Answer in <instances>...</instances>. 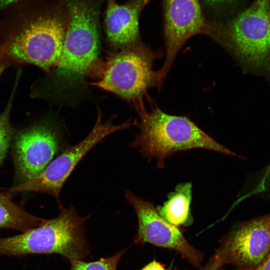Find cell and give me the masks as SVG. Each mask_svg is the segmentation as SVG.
<instances>
[{"instance_id":"obj_6","label":"cell","mask_w":270,"mask_h":270,"mask_svg":"<svg viewBox=\"0 0 270 270\" xmlns=\"http://www.w3.org/2000/svg\"><path fill=\"white\" fill-rule=\"evenodd\" d=\"M154 54L136 44L111 54L107 59L100 80L90 84L134 102L142 98L150 87L160 86L158 72L152 69Z\"/></svg>"},{"instance_id":"obj_18","label":"cell","mask_w":270,"mask_h":270,"mask_svg":"<svg viewBox=\"0 0 270 270\" xmlns=\"http://www.w3.org/2000/svg\"><path fill=\"white\" fill-rule=\"evenodd\" d=\"M252 194L270 195V164L258 174Z\"/></svg>"},{"instance_id":"obj_13","label":"cell","mask_w":270,"mask_h":270,"mask_svg":"<svg viewBox=\"0 0 270 270\" xmlns=\"http://www.w3.org/2000/svg\"><path fill=\"white\" fill-rule=\"evenodd\" d=\"M192 185L180 184L168 196L162 206L158 207L160 215L168 223L176 226L188 225L192 222L190 206L192 200Z\"/></svg>"},{"instance_id":"obj_17","label":"cell","mask_w":270,"mask_h":270,"mask_svg":"<svg viewBox=\"0 0 270 270\" xmlns=\"http://www.w3.org/2000/svg\"><path fill=\"white\" fill-rule=\"evenodd\" d=\"M207 10L218 16L224 15L238 0H202Z\"/></svg>"},{"instance_id":"obj_3","label":"cell","mask_w":270,"mask_h":270,"mask_svg":"<svg viewBox=\"0 0 270 270\" xmlns=\"http://www.w3.org/2000/svg\"><path fill=\"white\" fill-rule=\"evenodd\" d=\"M59 206L57 217L20 234L0 238V256L55 254L70 262L84 260L90 252L84 224L90 214L82 217L72 205L68 208Z\"/></svg>"},{"instance_id":"obj_21","label":"cell","mask_w":270,"mask_h":270,"mask_svg":"<svg viewBox=\"0 0 270 270\" xmlns=\"http://www.w3.org/2000/svg\"><path fill=\"white\" fill-rule=\"evenodd\" d=\"M141 270H166L164 266L160 262L154 260L145 266Z\"/></svg>"},{"instance_id":"obj_2","label":"cell","mask_w":270,"mask_h":270,"mask_svg":"<svg viewBox=\"0 0 270 270\" xmlns=\"http://www.w3.org/2000/svg\"><path fill=\"white\" fill-rule=\"evenodd\" d=\"M137 108L140 117L138 124L140 132L129 146L138 148L148 159L155 158L158 168H164L167 158L193 148H204L240 157L187 117L170 115L158 108L147 112L143 104Z\"/></svg>"},{"instance_id":"obj_20","label":"cell","mask_w":270,"mask_h":270,"mask_svg":"<svg viewBox=\"0 0 270 270\" xmlns=\"http://www.w3.org/2000/svg\"><path fill=\"white\" fill-rule=\"evenodd\" d=\"M11 64L10 61L6 56L3 48L0 45V76L4 71Z\"/></svg>"},{"instance_id":"obj_1","label":"cell","mask_w":270,"mask_h":270,"mask_svg":"<svg viewBox=\"0 0 270 270\" xmlns=\"http://www.w3.org/2000/svg\"><path fill=\"white\" fill-rule=\"evenodd\" d=\"M0 18V45L12 64L57 67L68 17L63 0H22Z\"/></svg>"},{"instance_id":"obj_10","label":"cell","mask_w":270,"mask_h":270,"mask_svg":"<svg viewBox=\"0 0 270 270\" xmlns=\"http://www.w3.org/2000/svg\"><path fill=\"white\" fill-rule=\"evenodd\" d=\"M163 8L166 56L158 71L160 82L185 42L197 34H208L209 30L199 0H163Z\"/></svg>"},{"instance_id":"obj_14","label":"cell","mask_w":270,"mask_h":270,"mask_svg":"<svg viewBox=\"0 0 270 270\" xmlns=\"http://www.w3.org/2000/svg\"><path fill=\"white\" fill-rule=\"evenodd\" d=\"M10 194L0 192V228L17 230L22 232L37 227L46 219L28 212L20 204L14 202Z\"/></svg>"},{"instance_id":"obj_15","label":"cell","mask_w":270,"mask_h":270,"mask_svg":"<svg viewBox=\"0 0 270 270\" xmlns=\"http://www.w3.org/2000/svg\"><path fill=\"white\" fill-rule=\"evenodd\" d=\"M16 86L4 110L0 114V164L3 161L10 146L13 130L10 121V112Z\"/></svg>"},{"instance_id":"obj_11","label":"cell","mask_w":270,"mask_h":270,"mask_svg":"<svg viewBox=\"0 0 270 270\" xmlns=\"http://www.w3.org/2000/svg\"><path fill=\"white\" fill-rule=\"evenodd\" d=\"M57 132L47 124H38L22 130L14 144L16 174L24 182L40 173L60 147Z\"/></svg>"},{"instance_id":"obj_12","label":"cell","mask_w":270,"mask_h":270,"mask_svg":"<svg viewBox=\"0 0 270 270\" xmlns=\"http://www.w3.org/2000/svg\"><path fill=\"white\" fill-rule=\"evenodd\" d=\"M152 0H129L118 4L106 0L104 26L108 38L116 46H130L139 39L138 22L144 8Z\"/></svg>"},{"instance_id":"obj_9","label":"cell","mask_w":270,"mask_h":270,"mask_svg":"<svg viewBox=\"0 0 270 270\" xmlns=\"http://www.w3.org/2000/svg\"><path fill=\"white\" fill-rule=\"evenodd\" d=\"M128 202L134 208L138 222L135 242H148L178 252L192 264L198 266L202 255L186 240L179 228L168 223L158 214L151 202L143 200L130 190L124 194Z\"/></svg>"},{"instance_id":"obj_19","label":"cell","mask_w":270,"mask_h":270,"mask_svg":"<svg viewBox=\"0 0 270 270\" xmlns=\"http://www.w3.org/2000/svg\"><path fill=\"white\" fill-rule=\"evenodd\" d=\"M223 264L222 260L216 253L206 265L199 270H223L222 269Z\"/></svg>"},{"instance_id":"obj_5","label":"cell","mask_w":270,"mask_h":270,"mask_svg":"<svg viewBox=\"0 0 270 270\" xmlns=\"http://www.w3.org/2000/svg\"><path fill=\"white\" fill-rule=\"evenodd\" d=\"M208 35L228 46L245 63L255 67L266 65L270 60L268 0H256L227 22H209Z\"/></svg>"},{"instance_id":"obj_22","label":"cell","mask_w":270,"mask_h":270,"mask_svg":"<svg viewBox=\"0 0 270 270\" xmlns=\"http://www.w3.org/2000/svg\"><path fill=\"white\" fill-rule=\"evenodd\" d=\"M253 270H270V252Z\"/></svg>"},{"instance_id":"obj_4","label":"cell","mask_w":270,"mask_h":270,"mask_svg":"<svg viewBox=\"0 0 270 270\" xmlns=\"http://www.w3.org/2000/svg\"><path fill=\"white\" fill-rule=\"evenodd\" d=\"M68 14L58 72L70 76L88 73L98 54L99 20L104 0H63Z\"/></svg>"},{"instance_id":"obj_8","label":"cell","mask_w":270,"mask_h":270,"mask_svg":"<svg viewBox=\"0 0 270 270\" xmlns=\"http://www.w3.org/2000/svg\"><path fill=\"white\" fill-rule=\"evenodd\" d=\"M270 252V214L240 223L216 252L236 270H253Z\"/></svg>"},{"instance_id":"obj_7","label":"cell","mask_w":270,"mask_h":270,"mask_svg":"<svg viewBox=\"0 0 270 270\" xmlns=\"http://www.w3.org/2000/svg\"><path fill=\"white\" fill-rule=\"evenodd\" d=\"M114 118L102 122V114L98 110L97 119L91 132L78 144L70 146L46 167L38 175L20 184L10 188V194L32 191L53 196L59 205L62 188L76 166L86 154L108 135L129 128L134 124L130 120L118 125L113 123Z\"/></svg>"},{"instance_id":"obj_23","label":"cell","mask_w":270,"mask_h":270,"mask_svg":"<svg viewBox=\"0 0 270 270\" xmlns=\"http://www.w3.org/2000/svg\"><path fill=\"white\" fill-rule=\"evenodd\" d=\"M22 0H0V14L11 5Z\"/></svg>"},{"instance_id":"obj_16","label":"cell","mask_w":270,"mask_h":270,"mask_svg":"<svg viewBox=\"0 0 270 270\" xmlns=\"http://www.w3.org/2000/svg\"><path fill=\"white\" fill-rule=\"evenodd\" d=\"M124 252L120 251L112 256L95 262H86L80 260H73L70 262V270H116L118 262Z\"/></svg>"}]
</instances>
